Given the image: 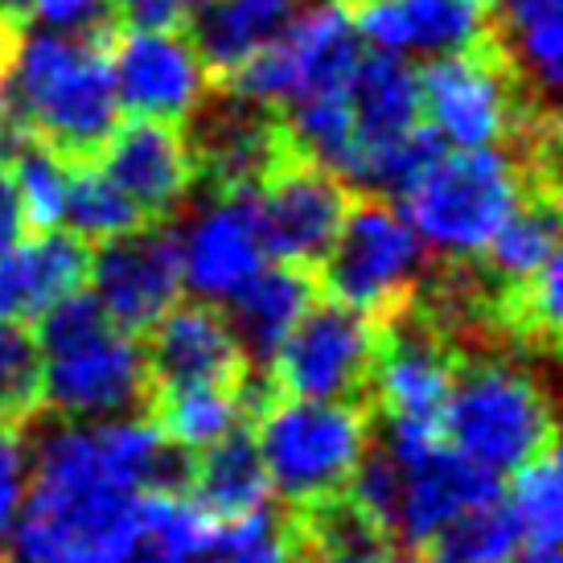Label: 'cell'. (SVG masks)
I'll return each mask as SVG.
<instances>
[{"label":"cell","instance_id":"6da1fadb","mask_svg":"<svg viewBox=\"0 0 563 563\" xmlns=\"http://www.w3.org/2000/svg\"><path fill=\"white\" fill-rule=\"evenodd\" d=\"M189 456L153 420H63L30 449V489L9 551L16 563H120L136 543L141 494L186 489Z\"/></svg>","mask_w":563,"mask_h":563},{"label":"cell","instance_id":"7a4b0ae2","mask_svg":"<svg viewBox=\"0 0 563 563\" xmlns=\"http://www.w3.org/2000/svg\"><path fill=\"white\" fill-rule=\"evenodd\" d=\"M0 87L30 132L70 161H95L124 111L111 82L108 46L87 37L16 33Z\"/></svg>","mask_w":563,"mask_h":563},{"label":"cell","instance_id":"3957f363","mask_svg":"<svg viewBox=\"0 0 563 563\" xmlns=\"http://www.w3.org/2000/svg\"><path fill=\"white\" fill-rule=\"evenodd\" d=\"M42 404L63 420L132 416L148 399V362L141 338L111 325L95 297H66L37 321Z\"/></svg>","mask_w":563,"mask_h":563},{"label":"cell","instance_id":"277c9868","mask_svg":"<svg viewBox=\"0 0 563 563\" xmlns=\"http://www.w3.org/2000/svg\"><path fill=\"white\" fill-rule=\"evenodd\" d=\"M534 181H555V173L531 169L515 148H440L399 194V214L423 247L444 260H473Z\"/></svg>","mask_w":563,"mask_h":563},{"label":"cell","instance_id":"5b68a950","mask_svg":"<svg viewBox=\"0 0 563 563\" xmlns=\"http://www.w3.org/2000/svg\"><path fill=\"white\" fill-rule=\"evenodd\" d=\"M255 449L272 494L288 510L338 498L371 449V411L358 399L272 395L260 407Z\"/></svg>","mask_w":563,"mask_h":563},{"label":"cell","instance_id":"8992f818","mask_svg":"<svg viewBox=\"0 0 563 563\" xmlns=\"http://www.w3.org/2000/svg\"><path fill=\"white\" fill-rule=\"evenodd\" d=\"M440 437L489 473H515L555 444V411L548 387L518 362H461L440 416Z\"/></svg>","mask_w":563,"mask_h":563},{"label":"cell","instance_id":"52a82bcc","mask_svg":"<svg viewBox=\"0 0 563 563\" xmlns=\"http://www.w3.org/2000/svg\"><path fill=\"white\" fill-rule=\"evenodd\" d=\"M362 37L342 0H313L284 21L260 49L222 75L219 87L231 99L280 111L309 95L350 91L362 63Z\"/></svg>","mask_w":563,"mask_h":563},{"label":"cell","instance_id":"ba28073f","mask_svg":"<svg viewBox=\"0 0 563 563\" xmlns=\"http://www.w3.org/2000/svg\"><path fill=\"white\" fill-rule=\"evenodd\" d=\"M420 120L444 148H494L515 141L522 120L551 103H527V82L518 79L494 33L482 46L440 54L416 70Z\"/></svg>","mask_w":563,"mask_h":563},{"label":"cell","instance_id":"9c48e42d","mask_svg":"<svg viewBox=\"0 0 563 563\" xmlns=\"http://www.w3.org/2000/svg\"><path fill=\"white\" fill-rule=\"evenodd\" d=\"M317 272L329 300L383 321L416 297L423 280V243L407 227L399 206L371 194L350 202Z\"/></svg>","mask_w":563,"mask_h":563},{"label":"cell","instance_id":"30bf717a","mask_svg":"<svg viewBox=\"0 0 563 563\" xmlns=\"http://www.w3.org/2000/svg\"><path fill=\"white\" fill-rule=\"evenodd\" d=\"M383 449L399 461V506L391 539L423 551L456 515L501 498L498 473L473 465L440 432L423 428H383Z\"/></svg>","mask_w":563,"mask_h":563},{"label":"cell","instance_id":"8fae6325","mask_svg":"<svg viewBox=\"0 0 563 563\" xmlns=\"http://www.w3.org/2000/svg\"><path fill=\"white\" fill-rule=\"evenodd\" d=\"M456 350L449 333L407 300L399 313L378 321L375 362L366 391L375 395L387 428H423L440 432V416L453 391Z\"/></svg>","mask_w":563,"mask_h":563},{"label":"cell","instance_id":"7c38bea8","mask_svg":"<svg viewBox=\"0 0 563 563\" xmlns=\"http://www.w3.org/2000/svg\"><path fill=\"white\" fill-rule=\"evenodd\" d=\"M378 321L338 300L309 305L272 354V387L292 399H358L375 362Z\"/></svg>","mask_w":563,"mask_h":563},{"label":"cell","instance_id":"4fadbf2b","mask_svg":"<svg viewBox=\"0 0 563 563\" xmlns=\"http://www.w3.org/2000/svg\"><path fill=\"white\" fill-rule=\"evenodd\" d=\"M251 206L267 260L313 272L338 239L350 210V186L313 161L288 157L251 189Z\"/></svg>","mask_w":563,"mask_h":563},{"label":"cell","instance_id":"5bb4252c","mask_svg":"<svg viewBox=\"0 0 563 563\" xmlns=\"http://www.w3.org/2000/svg\"><path fill=\"white\" fill-rule=\"evenodd\" d=\"M87 280L95 284V305L111 325L141 338L186 292L177 235L165 222H144L111 243H99Z\"/></svg>","mask_w":563,"mask_h":563},{"label":"cell","instance_id":"9a60e30c","mask_svg":"<svg viewBox=\"0 0 563 563\" xmlns=\"http://www.w3.org/2000/svg\"><path fill=\"white\" fill-rule=\"evenodd\" d=\"M115 99L136 120L186 124L206 103L210 66L186 30H128L108 54Z\"/></svg>","mask_w":563,"mask_h":563},{"label":"cell","instance_id":"2e32d148","mask_svg":"<svg viewBox=\"0 0 563 563\" xmlns=\"http://www.w3.org/2000/svg\"><path fill=\"white\" fill-rule=\"evenodd\" d=\"M181 251V284L202 305H227L239 288L267 264L251 189L243 194H210V202L189 219Z\"/></svg>","mask_w":563,"mask_h":563},{"label":"cell","instance_id":"e0dca14e","mask_svg":"<svg viewBox=\"0 0 563 563\" xmlns=\"http://www.w3.org/2000/svg\"><path fill=\"white\" fill-rule=\"evenodd\" d=\"M95 157H99L95 165L141 210L144 222L173 219L198 181L186 132L177 124H161V120L120 124Z\"/></svg>","mask_w":563,"mask_h":563},{"label":"cell","instance_id":"ac0fdd59","mask_svg":"<svg viewBox=\"0 0 563 563\" xmlns=\"http://www.w3.org/2000/svg\"><path fill=\"white\" fill-rule=\"evenodd\" d=\"M186 141L194 173L210 186V194L255 189L276 165L292 157L280 115L255 108V103H243V99H231V95L214 111L198 115L194 136H186Z\"/></svg>","mask_w":563,"mask_h":563},{"label":"cell","instance_id":"d6986e66","mask_svg":"<svg viewBox=\"0 0 563 563\" xmlns=\"http://www.w3.org/2000/svg\"><path fill=\"white\" fill-rule=\"evenodd\" d=\"M144 345L148 383L157 387H235L247 378L251 362L243 358L235 329L219 305H173Z\"/></svg>","mask_w":563,"mask_h":563},{"label":"cell","instance_id":"ffe728a7","mask_svg":"<svg viewBox=\"0 0 563 563\" xmlns=\"http://www.w3.org/2000/svg\"><path fill=\"white\" fill-rule=\"evenodd\" d=\"M354 30L383 54H456L489 37V0H358Z\"/></svg>","mask_w":563,"mask_h":563},{"label":"cell","instance_id":"44dd1931","mask_svg":"<svg viewBox=\"0 0 563 563\" xmlns=\"http://www.w3.org/2000/svg\"><path fill=\"white\" fill-rule=\"evenodd\" d=\"M91 251L70 231H33L0 255V317L33 325L66 297L82 292Z\"/></svg>","mask_w":563,"mask_h":563},{"label":"cell","instance_id":"7402d4cb","mask_svg":"<svg viewBox=\"0 0 563 563\" xmlns=\"http://www.w3.org/2000/svg\"><path fill=\"white\" fill-rule=\"evenodd\" d=\"M313 297H317L313 272L288 264L260 267L235 297L227 300L231 305L227 321H231L239 345H243V358L267 371V362L280 350L284 338H288V329L309 313Z\"/></svg>","mask_w":563,"mask_h":563},{"label":"cell","instance_id":"603a6c76","mask_svg":"<svg viewBox=\"0 0 563 563\" xmlns=\"http://www.w3.org/2000/svg\"><path fill=\"white\" fill-rule=\"evenodd\" d=\"M148 399H153V423L161 437L177 444L181 453H202L222 437L239 432L243 416L260 411L272 395H267V383H255L247 375L235 387H157Z\"/></svg>","mask_w":563,"mask_h":563},{"label":"cell","instance_id":"cb8c5ba5","mask_svg":"<svg viewBox=\"0 0 563 563\" xmlns=\"http://www.w3.org/2000/svg\"><path fill=\"white\" fill-rule=\"evenodd\" d=\"M186 494L214 522H235V518L264 510L272 501V485H267L255 437L239 428L231 437H222L219 444L189 456Z\"/></svg>","mask_w":563,"mask_h":563},{"label":"cell","instance_id":"d4e9b609","mask_svg":"<svg viewBox=\"0 0 563 563\" xmlns=\"http://www.w3.org/2000/svg\"><path fill=\"white\" fill-rule=\"evenodd\" d=\"M297 563H395L391 531L345 494L288 510Z\"/></svg>","mask_w":563,"mask_h":563},{"label":"cell","instance_id":"484cf974","mask_svg":"<svg viewBox=\"0 0 563 563\" xmlns=\"http://www.w3.org/2000/svg\"><path fill=\"white\" fill-rule=\"evenodd\" d=\"M485 276L498 284V292L518 288L560 260V198L555 181H534L527 198L510 210L494 239L482 251Z\"/></svg>","mask_w":563,"mask_h":563},{"label":"cell","instance_id":"4316f807","mask_svg":"<svg viewBox=\"0 0 563 563\" xmlns=\"http://www.w3.org/2000/svg\"><path fill=\"white\" fill-rule=\"evenodd\" d=\"M494 21V42L510 58L518 79L548 103L563 79V0H498Z\"/></svg>","mask_w":563,"mask_h":563},{"label":"cell","instance_id":"83f0119b","mask_svg":"<svg viewBox=\"0 0 563 563\" xmlns=\"http://www.w3.org/2000/svg\"><path fill=\"white\" fill-rule=\"evenodd\" d=\"M305 9V0H219L210 9H198L194 21V46L210 66V75H231L251 49H260L280 30L288 16Z\"/></svg>","mask_w":563,"mask_h":563},{"label":"cell","instance_id":"f1b7e54d","mask_svg":"<svg viewBox=\"0 0 563 563\" xmlns=\"http://www.w3.org/2000/svg\"><path fill=\"white\" fill-rule=\"evenodd\" d=\"M510 515H515L518 539L527 551H555L563 534V482H560V453L555 444L531 456L515 470L510 482Z\"/></svg>","mask_w":563,"mask_h":563},{"label":"cell","instance_id":"f546056e","mask_svg":"<svg viewBox=\"0 0 563 563\" xmlns=\"http://www.w3.org/2000/svg\"><path fill=\"white\" fill-rule=\"evenodd\" d=\"M518 548L522 539H518L515 515L506 501L494 498L456 515L444 531L432 534L423 555L432 563H506Z\"/></svg>","mask_w":563,"mask_h":563},{"label":"cell","instance_id":"4dcf8cb0","mask_svg":"<svg viewBox=\"0 0 563 563\" xmlns=\"http://www.w3.org/2000/svg\"><path fill=\"white\" fill-rule=\"evenodd\" d=\"M63 222L70 227V235H79L82 243H111V239L144 227L141 210L128 202L124 189L115 186L95 161H82L79 169L70 173Z\"/></svg>","mask_w":563,"mask_h":563},{"label":"cell","instance_id":"1f68e13d","mask_svg":"<svg viewBox=\"0 0 563 563\" xmlns=\"http://www.w3.org/2000/svg\"><path fill=\"white\" fill-rule=\"evenodd\" d=\"M16 186V202L25 214V227L33 231H58L66 219V194H70V157H63L49 144H25L9 161Z\"/></svg>","mask_w":563,"mask_h":563},{"label":"cell","instance_id":"d6a6232c","mask_svg":"<svg viewBox=\"0 0 563 563\" xmlns=\"http://www.w3.org/2000/svg\"><path fill=\"white\" fill-rule=\"evenodd\" d=\"M42 407V350L37 333L0 317V423H25Z\"/></svg>","mask_w":563,"mask_h":563},{"label":"cell","instance_id":"836d02e7","mask_svg":"<svg viewBox=\"0 0 563 563\" xmlns=\"http://www.w3.org/2000/svg\"><path fill=\"white\" fill-rule=\"evenodd\" d=\"M202 563H297L288 510H255L247 518L222 522Z\"/></svg>","mask_w":563,"mask_h":563},{"label":"cell","instance_id":"e575fe53","mask_svg":"<svg viewBox=\"0 0 563 563\" xmlns=\"http://www.w3.org/2000/svg\"><path fill=\"white\" fill-rule=\"evenodd\" d=\"M30 16L33 30L87 37V42H108V33L115 30L108 0H30Z\"/></svg>","mask_w":563,"mask_h":563},{"label":"cell","instance_id":"d590c367","mask_svg":"<svg viewBox=\"0 0 563 563\" xmlns=\"http://www.w3.org/2000/svg\"><path fill=\"white\" fill-rule=\"evenodd\" d=\"M25 489H30V440L21 423H0V560L9 551V534Z\"/></svg>","mask_w":563,"mask_h":563},{"label":"cell","instance_id":"8d00e7d4","mask_svg":"<svg viewBox=\"0 0 563 563\" xmlns=\"http://www.w3.org/2000/svg\"><path fill=\"white\" fill-rule=\"evenodd\" d=\"M111 13L124 16L128 30H169L186 16L181 0H108Z\"/></svg>","mask_w":563,"mask_h":563},{"label":"cell","instance_id":"74e56055","mask_svg":"<svg viewBox=\"0 0 563 563\" xmlns=\"http://www.w3.org/2000/svg\"><path fill=\"white\" fill-rule=\"evenodd\" d=\"M120 563H198L189 551H181L177 543H169L165 534L157 531H141L136 527V543L128 548V555Z\"/></svg>","mask_w":563,"mask_h":563},{"label":"cell","instance_id":"f35d334b","mask_svg":"<svg viewBox=\"0 0 563 563\" xmlns=\"http://www.w3.org/2000/svg\"><path fill=\"white\" fill-rule=\"evenodd\" d=\"M21 235H25V214H21V202H16L13 173H9V165H0V255L13 247Z\"/></svg>","mask_w":563,"mask_h":563},{"label":"cell","instance_id":"ab89813d","mask_svg":"<svg viewBox=\"0 0 563 563\" xmlns=\"http://www.w3.org/2000/svg\"><path fill=\"white\" fill-rule=\"evenodd\" d=\"M30 141H33L30 124L21 120V111L13 108V99H9L4 87H0V165H9Z\"/></svg>","mask_w":563,"mask_h":563},{"label":"cell","instance_id":"60d3db41","mask_svg":"<svg viewBox=\"0 0 563 563\" xmlns=\"http://www.w3.org/2000/svg\"><path fill=\"white\" fill-rule=\"evenodd\" d=\"M16 42V21L0 13V79H4V66H9V54H13Z\"/></svg>","mask_w":563,"mask_h":563},{"label":"cell","instance_id":"b9f144b4","mask_svg":"<svg viewBox=\"0 0 563 563\" xmlns=\"http://www.w3.org/2000/svg\"><path fill=\"white\" fill-rule=\"evenodd\" d=\"M506 563H560V555H555V551H527V555H510V560Z\"/></svg>","mask_w":563,"mask_h":563},{"label":"cell","instance_id":"7bdbcfd3","mask_svg":"<svg viewBox=\"0 0 563 563\" xmlns=\"http://www.w3.org/2000/svg\"><path fill=\"white\" fill-rule=\"evenodd\" d=\"M30 9V0H0V13L13 16V13H25Z\"/></svg>","mask_w":563,"mask_h":563},{"label":"cell","instance_id":"ee69618b","mask_svg":"<svg viewBox=\"0 0 563 563\" xmlns=\"http://www.w3.org/2000/svg\"><path fill=\"white\" fill-rule=\"evenodd\" d=\"M186 9H210V4H219V0H181Z\"/></svg>","mask_w":563,"mask_h":563},{"label":"cell","instance_id":"f6af8a7d","mask_svg":"<svg viewBox=\"0 0 563 563\" xmlns=\"http://www.w3.org/2000/svg\"><path fill=\"white\" fill-rule=\"evenodd\" d=\"M407 563H432V560H428V555H416V560H407Z\"/></svg>","mask_w":563,"mask_h":563},{"label":"cell","instance_id":"bcb514c9","mask_svg":"<svg viewBox=\"0 0 563 563\" xmlns=\"http://www.w3.org/2000/svg\"><path fill=\"white\" fill-rule=\"evenodd\" d=\"M0 563H13V560H0Z\"/></svg>","mask_w":563,"mask_h":563},{"label":"cell","instance_id":"7dc6e473","mask_svg":"<svg viewBox=\"0 0 563 563\" xmlns=\"http://www.w3.org/2000/svg\"><path fill=\"white\" fill-rule=\"evenodd\" d=\"M354 4H358V0H354Z\"/></svg>","mask_w":563,"mask_h":563}]
</instances>
